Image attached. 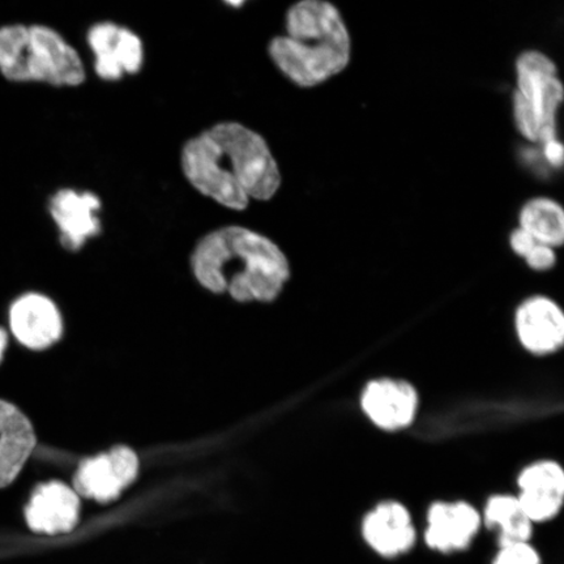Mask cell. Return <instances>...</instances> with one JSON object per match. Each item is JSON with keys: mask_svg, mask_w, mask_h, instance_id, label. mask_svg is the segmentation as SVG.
<instances>
[{"mask_svg": "<svg viewBox=\"0 0 564 564\" xmlns=\"http://www.w3.org/2000/svg\"><path fill=\"white\" fill-rule=\"evenodd\" d=\"M181 166L197 193L231 210L271 200L282 182L267 140L239 122L217 123L187 140Z\"/></svg>", "mask_w": 564, "mask_h": 564, "instance_id": "obj_1", "label": "cell"}, {"mask_svg": "<svg viewBox=\"0 0 564 564\" xmlns=\"http://www.w3.org/2000/svg\"><path fill=\"white\" fill-rule=\"evenodd\" d=\"M189 263L203 288L228 292L238 302H272L291 278L284 251L262 232L239 225L202 237Z\"/></svg>", "mask_w": 564, "mask_h": 564, "instance_id": "obj_2", "label": "cell"}, {"mask_svg": "<svg viewBox=\"0 0 564 564\" xmlns=\"http://www.w3.org/2000/svg\"><path fill=\"white\" fill-rule=\"evenodd\" d=\"M268 55L295 86H322L349 66L348 25L335 4L301 0L288 10L285 34L270 41Z\"/></svg>", "mask_w": 564, "mask_h": 564, "instance_id": "obj_3", "label": "cell"}, {"mask_svg": "<svg viewBox=\"0 0 564 564\" xmlns=\"http://www.w3.org/2000/svg\"><path fill=\"white\" fill-rule=\"evenodd\" d=\"M0 75L54 88H76L87 79L80 53L55 28L40 23L0 25Z\"/></svg>", "mask_w": 564, "mask_h": 564, "instance_id": "obj_4", "label": "cell"}, {"mask_svg": "<svg viewBox=\"0 0 564 564\" xmlns=\"http://www.w3.org/2000/svg\"><path fill=\"white\" fill-rule=\"evenodd\" d=\"M517 87L512 115L520 135L544 145L556 137V117L564 102L558 67L545 53L527 51L514 62Z\"/></svg>", "mask_w": 564, "mask_h": 564, "instance_id": "obj_5", "label": "cell"}, {"mask_svg": "<svg viewBox=\"0 0 564 564\" xmlns=\"http://www.w3.org/2000/svg\"><path fill=\"white\" fill-rule=\"evenodd\" d=\"M100 196L88 189L63 187L48 197L47 212L63 249L77 252L102 232Z\"/></svg>", "mask_w": 564, "mask_h": 564, "instance_id": "obj_6", "label": "cell"}, {"mask_svg": "<svg viewBox=\"0 0 564 564\" xmlns=\"http://www.w3.org/2000/svg\"><path fill=\"white\" fill-rule=\"evenodd\" d=\"M87 44L95 56V73L104 82H119L137 75L144 65V46L129 28L98 21L87 32Z\"/></svg>", "mask_w": 564, "mask_h": 564, "instance_id": "obj_7", "label": "cell"}, {"mask_svg": "<svg viewBox=\"0 0 564 564\" xmlns=\"http://www.w3.org/2000/svg\"><path fill=\"white\" fill-rule=\"evenodd\" d=\"M138 470L137 454L123 446L116 447L80 463L74 476V490L79 497L109 503L135 481Z\"/></svg>", "mask_w": 564, "mask_h": 564, "instance_id": "obj_8", "label": "cell"}, {"mask_svg": "<svg viewBox=\"0 0 564 564\" xmlns=\"http://www.w3.org/2000/svg\"><path fill=\"white\" fill-rule=\"evenodd\" d=\"M11 334L20 345L33 351L52 348L63 336L61 310L48 295L28 292L11 303Z\"/></svg>", "mask_w": 564, "mask_h": 564, "instance_id": "obj_9", "label": "cell"}, {"mask_svg": "<svg viewBox=\"0 0 564 564\" xmlns=\"http://www.w3.org/2000/svg\"><path fill=\"white\" fill-rule=\"evenodd\" d=\"M80 497L62 481L35 486L24 509L28 528L35 534H68L79 524Z\"/></svg>", "mask_w": 564, "mask_h": 564, "instance_id": "obj_10", "label": "cell"}, {"mask_svg": "<svg viewBox=\"0 0 564 564\" xmlns=\"http://www.w3.org/2000/svg\"><path fill=\"white\" fill-rule=\"evenodd\" d=\"M482 517L465 502H436L427 512L425 544L442 554L465 552L481 529Z\"/></svg>", "mask_w": 564, "mask_h": 564, "instance_id": "obj_11", "label": "cell"}, {"mask_svg": "<svg viewBox=\"0 0 564 564\" xmlns=\"http://www.w3.org/2000/svg\"><path fill=\"white\" fill-rule=\"evenodd\" d=\"M514 324L521 345L533 355H550L564 347V312L545 295L521 303Z\"/></svg>", "mask_w": 564, "mask_h": 564, "instance_id": "obj_12", "label": "cell"}, {"mask_svg": "<svg viewBox=\"0 0 564 564\" xmlns=\"http://www.w3.org/2000/svg\"><path fill=\"white\" fill-rule=\"evenodd\" d=\"M362 535L372 552L386 560L411 552L417 542L411 512L399 502L380 503L369 512L362 523Z\"/></svg>", "mask_w": 564, "mask_h": 564, "instance_id": "obj_13", "label": "cell"}, {"mask_svg": "<svg viewBox=\"0 0 564 564\" xmlns=\"http://www.w3.org/2000/svg\"><path fill=\"white\" fill-rule=\"evenodd\" d=\"M519 502L533 524L546 523L564 506V469L555 462L529 465L519 477Z\"/></svg>", "mask_w": 564, "mask_h": 564, "instance_id": "obj_14", "label": "cell"}, {"mask_svg": "<svg viewBox=\"0 0 564 564\" xmlns=\"http://www.w3.org/2000/svg\"><path fill=\"white\" fill-rule=\"evenodd\" d=\"M37 442L30 417L11 401L0 399V490L17 481Z\"/></svg>", "mask_w": 564, "mask_h": 564, "instance_id": "obj_15", "label": "cell"}, {"mask_svg": "<svg viewBox=\"0 0 564 564\" xmlns=\"http://www.w3.org/2000/svg\"><path fill=\"white\" fill-rule=\"evenodd\" d=\"M362 408L378 427L397 432L411 425L417 415L419 393L404 380H373L365 388Z\"/></svg>", "mask_w": 564, "mask_h": 564, "instance_id": "obj_16", "label": "cell"}, {"mask_svg": "<svg viewBox=\"0 0 564 564\" xmlns=\"http://www.w3.org/2000/svg\"><path fill=\"white\" fill-rule=\"evenodd\" d=\"M482 524L498 529V546L531 542L533 523L517 496H494L486 503Z\"/></svg>", "mask_w": 564, "mask_h": 564, "instance_id": "obj_17", "label": "cell"}, {"mask_svg": "<svg viewBox=\"0 0 564 564\" xmlns=\"http://www.w3.org/2000/svg\"><path fill=\"white\" fill-rule=\"evenodd\" d=\"M519 228L555 250L564 246V207L552 197H533L519 212Z\"/></svg>", "mask_w": 564, "mask_h": 564, "instance_id": "obj_18", "label": "cell"}, {"mask_svg": "<svg viewBox=\"0 0 564 564\" xmlns=\"http://www.w3.org/2000/svg\"><path fill=\"white\" fill-rule=\"evenodd\" d=\"M491 564H542L539 550L531 542H519L499 547Z\"/></svg>", "mask_w": 564, "mask_h": 564, "instance_id": "obj_19", "label": "cell"}, {"mask_svg": "<svg viewBox=\"0 0 564 564\" xmlns=\"http://www.w3.org/2000/svg\"><path fill=\"white\" fill-rule=\"evenodd\" d=\"M524 260L533 271L545 272L552 270L556 263V253L552 247L535 243L532 250L527 253Z\"/></svg>", "mask_w": 564, "mask_h": 564, "instance_id": "obj_20", "label": "cell"}, {"mask_svg": "<svg viewBox=\"0 0 564 564\" xmlns=\"http://www.w3.org/2000/svg\"><path fill=\"white\" fill-rule=\"evenodd\" d=\"M538 243L535 239L528 235L523 229H514L510 236L511 249L520 258H524L532 247Z\"/></svg>", "mask_w": 564, "mask_h": 564, "instance_id": "obj_21", "label": "cell"}, {"mask_svg": "<svg viewBox=\"0 0 564 564\" xmlns=\"http://www.w3.org/2000/svg\"><path fill=\"white\" fill-rule=\"evenodd\" d=\"M544 154L553 166L564 165V144L558 139L550 140L544 144Z\"/></svg>", "mask_w": 564, "mask_h": 564, "instance_id": "obj_22", "label": "cell"}, {"mask_svg": "<svg viewBox=\"0 0 564 564\" xmlns=\"http://www.w3.org/2000/svg\"><path fill=\"white\" fill-rule=\"evenodd\" d=\"M7 347H9V334H7L4 328L0 327V364L3 361Z\"/></svg>", "mask_w": 564, "mask_h": 564, "instance_id": "obj_23", "label": "cell"}]
</instances>
